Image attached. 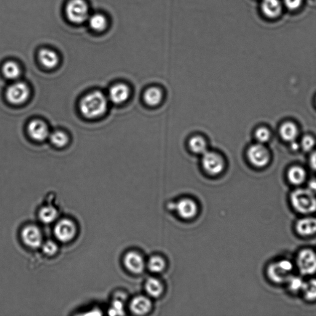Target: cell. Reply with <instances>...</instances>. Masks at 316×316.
Instances as JSON below:
<instances>
[{
  "label": "cell",
  "mask_w": 316,
  "mask_h": 316,
  "mask_svg": "<svg viewBox=\"0 0 316 316\" xmlns=\"http://www.w3.org/2000/svg\"><path fill=\"white\" fill-rule=\"evenodd\" d=\"M125 266L131 272L140 274L145 267L143 256L136 251H130L126 254L124 259Z\"/></svg>",
  "instance_id": "12"
},
{
  "label": "cell",
  "mask_w": 316,
  "mask_h": 316,
  "mask_svg": "<svg viewBox=\"0 0 316 316\" xmlns=\"http://www.w3.org/2000/svg\"><path fill=\"white\" fill-rule=\"evenodd\" d=\"M130 309L136 315H144L151 310L150 299L144 296H138L133 299L130 303Z\"/></svg>",
  "instance_id": "17"
},
{
  "label": "cell",
  "mask_w": 316,
  "mask_h": 316,
  "mask_svg": "<svg viewBox=\"0 0 316 316\" xmlns=\"http://www.w3.org/2000/svg\"><path fill=\"white\" fill-rule=\"evenodd\" d=\"M304 298L308 301L316 299V279H311L304 282L302 290Z\"/></svg>",
  "instance_id": "29"
},
{
  "label": "cell",
  "mask_w": 316,
  "mask_h": 316,
  "mask_svg": "<svg viewBox=\"0 0 316 316\" xmlns=\"http://www.w3.org/2000/svg\"><path fill=\"white\" fill-rule=\"evenodd\" d=\"M146 292L149 296L157 298L162 294L163 285L160 280L156 278H149L145 283Z\"/></svg>",
  "instance_id": "24"
},
{
  "label": "cell",
  "mask_w": 316,
  "mask_h": 316,
  "mask_svg": "<svg viewBox=\"0 0 316 316\" xmlns=\"http://www.w3.org/2000/svg\"><path fill=\"white\" fill-rule=\"evenodd\" d=\"M297 232L302 236H310L316 233V219L307 218L300 219L296 224Z\"/></svg>",
  "instance_id": "18"
},
{
  "label": "cell",
  "mask_w": 316,
  "mask_h": 316,
  "mask_svg": "<svg viewBox=\"0 0 316 316\" xmlns=\"http://www.w3.org/2000/svg\"><path fill=\"white\" fill-rule=\"evenodd\" d=\"M309 189L313 193H316V181L310 182L309 184Z\"/></svg>",
  "instance_id": "36"
},
{
  "label": "cell",
  "mask_w": 316,
  "mask_h": 316,
  "mask_svg": "<svg viewBox=\"0 0 316 316\" xmlns=\"http://www.w3.org/2000/svg\"><path fill=\"white\" fill-rule=\"evenodd\" d=\"M22 239L27 246L32 248H39L42 243V234L38 227L29 226L22 232Z\"/></svg>",
  "instance_id": "11"
},
{
  "label": "cell",
  "mask_w": 316,
  "mask_h": 316,
  "mask_svg": "<svg viewBox=\"0 0 316 316\" xmlns=\"http://www.w3.org/2000/svg\"><path fill=\"white\" fill-rule=\"evenodd\" d=\"M293 208L299 213L309 214L316 211V197L309 189H298L291 194Z\"/></svg>",
  "instance_id": "2"
},
{
  "label": "cell",
  "mask_w": 316,
  "mask_h": 316,
  "mask_svg": "<svg viewBox=\"0 0 316 316\" xmlns=\"http://www.w3.org/2000/svg\"><path fill=\"white\" fill-rule=\"evenodd\" d=\"M130 95V88L123 83L112 85L109 91V99L112 103L122 104L128 100Z\"/></svg>",
  "instance_id": "13"
},
{
  "label": "cell",
  "mask_w": 316,
  "mask_h": 316,
  "mask_svg": "<svg viewBox=\"0 0 316 316\" xmlns=\"http://www.w3.org/2000/svg\"><path fill=\"white\" fill-rule=\"evenodd\" d=\"M176 210L182 218L190 219L197 215L198 206L194 200L190 198H184L177 204Z\"/></svg>",
  "instance_id": "14"
},
{
  "label": "cell",
  "mask_w": 316,
  "mask_h": 316,
  "mask_svg": "<svg viewBox=\"0 0 316 316\" xmlns=\"http://www.w3.org/2000/svg\"><path fill=\"white\" fill-rule=\"evenodd\" d=\"M287 176L291 184L299 186L306 180V173L303 168L299 166H293L288 170Z\"/></svg>",
  "instance_id": "21"
},
{
  "label": "cell",
  "mask_w": 316,
  "mask_h": 316,
  "mask_svg": "<svg viewBox=\"0 0 316 316\" xmlns=\"http://www.w3.org/2000/svg\"><path fill=\"white\" fill-rule=\"evenodd\" d=\"M202 156L203 168L210 175H219L224 171V160L218 152L207 151Z\"/></svg>",
  "instance_id": "5"
},
{
  "label": "cell",
  "mask_w": 316,
  "mask_h": 316,
  "mask_svg": "<svg viewBox=\"0 0 316 316\" xmlns=\"http://www.w3.org/2000/svg\"><path fill=\"white\" fill-rule=\"evenodd\" d=\"M30 95V90L26 83L18 82L7 88V100L13 104H21L26 102Z\"/></svg>",
  "instance_id": "7"
},
{
  "label": "cell",
  "mask_w": 316,
  "mask_h": 316,
  "mask_svg": "<svg viewBox=\"0 0 316 316\" xmlns=\"http://www.w3.org/2000/svg\"><path fill=\"white\" fill-rule=\"evenodd\" d=\"M55 235L61 242H70L76 236L77 228L76 224L69 219H63L56 225Z\"/></svg>",
  "instance_id": "9"
},
{
  "label": "cell",
  "mask_w": 316,
  "mask_h": 316,
  "mask_svg": "<svg viewBox=\"0 0 316 316\" xmlns=\"http://www.w3.org/2000/svg\"><path fill=\"white\" fill-rule=\"evenodd\" d=\"M189 145L192 152L203 154L208 151V144L205 139L201 136H194L190 139Z\"/></svg>",
  "instance_id": "23"
},
{
  "label": "cell",
  "mask_w": 316,
  "mask_h": 316,
  "mask_svg": "<svg viewBox=\"0 0 316 316\" xmlns=\"http://www.w3.org/2000/svg\"><path fill=\"white\" fill-rule=\"evenodd\" d=\"M248 160L251 165L261 168L269 164L270 155L268 149L261 143L253 144L247 151Z\"/></svg>",
  "instance_id": "6"
},
{
  "label": "cell",
  "mask_w": 316,
  "mask_h": 316,
  "mask_svg": "<svg viewBox=\"0 0 316 316\" xmlns=\"http://www.w3.org/2000/svg\"><path fill=\"white\" fill-rule=\"evenodd\" d=\"M297 265L302 274H315L316 272V254L309 249L301 251L297 257Z\"/></svg>",
  "instance_id": "8"
},
{
  "label": "cell",
  "mask_w": 316,
  "mask_h": 316,
  "mask_svg": "<svg viewBox=\"0 0 316 316\" xmlns=\"http://www.w3.org/2000/svg\"><path fill=\"white\" fill-rule=\"evenodd\" d=\"M261 10L267 18L275 19L282 12V5L280 0H262Z\"/></svg>",
  "instance_id": "16"
},
{
  "label": "cell",
  "mask_w": 316,
  "mask_h": 316,
  "mask_svg": "<svg viewBox=\"0 0 316 316\" xmlns=\"http://www.w3.org/2000/svg\"><path fill=\"white\" fill-rule=\"evenodd\" d=\"M310 165L313 170L316 171V151L313 152L310 157Z\"/></svg>",
  "instance_id": "35"
},
{
  "label": "cell",
  "mask_w": 316,
  "mask_h": 316,
  "mask_svg": "<svg viewBox=\"0 0 316 316\" xmlns=\"http://www.w3.org/2000/svg\"><path fill=\"white\" fill-rule=\"evenodd\" d=\"M48 138L51 142L58 148L65 146L69 141L68 136L66 133L60 130H56L51 133Z\"/></svg>",
  "instance_id": "26"
},
{
  "label": "cell",
  "mask_w": 316,
  "mask_h": 316,
  "mask_svg": "<svg viewBox=\"0 0 316 316\" xmlns=\"http://www.w3.org/2000/svg\"><path fill=\"white\" fill-rule=\"evenodd\" d=\"M163 98V93L162 90L155 87L148 88L143 95L144 102L149 106H157L162 102Z\"/></svg>",
  "instance_id": "19"
},
{
  "label": "cell",
  "mask_w": 316,
  "mask_h": 316,
  "mask_svg": "<svg viewBox=\"0 0 316 316\" xmlns=\"http://www.w3.org/2000/svg\"><path fill=\"white\" fill-rule=\"evenodd\" d=\"M280 135L283 140L292 142L298 135V128L293 122H286L281 125Z\"/></svg>",
  "instance_id": "20"
},
{
  "label": "cell",
  "mask_w": 316,
  "mask_h": 316,
  "mask_svg": "<svg viewBox=\"0 0 316 316\" xmlns=\"http://www.w3.org/2000/svg\"><path fill=\"white\" fill-rule=\"evenodd\" d=\"M42 250L48 256H53L57 253L58 246L53 241L48 240L42 245Z\"/></svg>",
  "instance_id": "32"
},
{
  "label": "cell",
  "mask_w": 316,
  "mask_h": 316,
  "mask_svg": "<svg viewBox=\"0 0 316 316\" xmlns=\"http://www.w3.org/2000/svg\"><path fill=\"white\" fill-rule=\"evenodd\" d=\"M39 60L43 66L47 69H52L58 66L60 58L55 51L43 48L40 50L38 55Z\"/></svg>",
  "instance_id": "15"
},
{
  "label": "cell",
  "mask_w": 316,
  "mask_h": 316,
  "mask_svg": "<svg viewBox=\"0 0 316 316\" xmlns=\"http://www.w3.org/2000/svg\"><path fill=\"white\" fill-rule=\"evenodd\" d=\"M293 269V264L290 261L282 260L270 264L267 268V275L274 282H286L291 276Z\"/></svg>",
  "instance_id": "4"
},
{
  "label": "cell",
  "mask_w": 316,
  "mask_h": 316,
  "mask_svg": "<svg viewBox=\"0 0 316 316\" xmlns=\"http://www.w3.org/2000/svg\"><path fill=\"white\" fill-rule=\"evenodd\" d=\"M148 267L149 270L152 272H162L165 269L166 262L162 257L153 256L149 259Z\"/></svg>",
  "instance_id": "28"
},
{
  "label": "cell",
  "mask_w": 316,
  "mask_h": 316,
  "mask_svg": "<svg viewBox=\"0 0 316 316\" xmlns=\"http://www.w3.org/2000/svg\"><path fill=\"white\" fill-rule=\"evenodd\" d=\"M286 8L290 10H296L301 6L302 0H284Z\"/></svg>",
  "instance_id": "34"
},
{
  "label": "cell",
  "mask_w": 316,
  "mask_h": 316,
  "mask_svg": "<svg viewBox=\"0 0 316 316\" xmlns=\"http://www.w3.org/2000/svg\"><path fill=\"white\" fill-rule=\"evenodd\" d=\"M291 148H292L294 150H297V149H298L299 146L298 144H297L296 142H294V141H293L291 142Z\"/></svg>",
  "instance_id": "37"
},
{
  "label": "cell",
  "mask_w": 316,
  "mask_h": 316,
  "mask_svg": "<svg viewBox=\"0 0 316 316\" xmlns=\"http://www.w3.org/2000/svg\"><path fill=\"white\" fill-rule=\"evenodd\" d=\"M28 131L31 138L39 141L46 140L50 134L46 123L41 120L35 119L29 122Z\"/></svg>",
  "instance_id": "10"
},
{
  "label": "cell",
  "mask_w": 316,
  "mask_h": 316,
  "mask_svg": "<svg viewBox=\"0 0 316 316\" xmlns=\"http://www.w3.org/2000/svg\"><path fill=\"white\" fill-rule=\"evenodd\" d=\"M270 132L268 128L266 127H260L256 130L255 132V137L259 143H264L270 140Z\"/></svg>",
  "instance_id": "30"
},
{
  "label": "cell",
  "mask_w": 316,
  "mask_h": 316,
  "mask_svg": "<svg viewBox=\"0 0 316 316\" xmlns=\"http://www.w3.org/2000/svg\"><path fill=\"white\" fill-rule=\"evenodd\" d=\"M108 98L100 91L85 95L80 101V110L87 119H96L103 116L108 109Z\"/></svg>",
  "instance_id": "1"
},
{
  "label": "cell",
  "mask_w": 316,
  "mask_h": 316,
  "mask_svg": "<svg viewBox=\"0 0 316 316\" xmlns=\"http://www.w3.org/2000/svg\"><path fill=\"white\" fill-rule=\"evenodd\" d=\"M2 72L5 77L10 80L17 79L21 74L20 66L17 63L12 61H8L4 64Z\"/></svg>",
  "instance_id": "22"
},
{
  "label": "cell",
  "mask_w": 316,
  "mask_h": 316,
  "mask_svg": "<svg viewBox=\"0 0 316 316\" xmlns=\"http://www.w3.org/2000/svg\"><path fill=\"white\" fill-rule=\"evenodd\" d=\"M315 143V140L311 136L306 135L302 138L301 146L304 151H310L314 148Z\"/></svg>",
  "instance_id": "33"
},
{
  "label": "cell",
  "mask_w": 316,
  "mask_h": 316,
  "mask_svg": "<svg viewBox=\"0 0 316 316\" xmlns=\"http://www.w3.org/2000/svg\"><path fill=\"white\" fill-rule=\"evenodd\" d=\"M286 282L288 283L289 288L292 291H298L302 290L304 283L300 277L292 276V275Z\"/></svg>",
  "instance_id": "31"
},
{
  "label": "cell",
  "mask_w": 316,
  "mask_h": 316,
  "mask_svg": "<svg viewBox=\"0 0 316 316\" xmlns=\"http://www.w3.org/2000/svg\"><path fill=\"white\" fill-rule=\"evenodd\" d=\"M58 211L52 206H47L40 210L39 218L42 222L45 224L52 223L57 218Z\"/></svg>",
  "instance_id": "27"
},
{
  "label": "cell",
  "mask_w": 316,
  "mask_h": 316,
  "mask_svg": "<svg viewBox=\"0 0 316 316\" xmlns=\"http://www.w3.org/2000/svg\"><path fill=\"white\" fill-rule=\"evenodd\" d=\"M66 14L71 23L82 24L89 18V8L85 0H69L66 5Z\"/></svg>",
  "instance_id": "3"
},
{
  "label": "cell",
  "mask_w": 316,
  "mask_h": 316,
  "mask_svg": "<svg viewBox=\"0 0 316 316\" xmlns=\"http://www.w3.org/2000/svg\"><path fill=\"white\" fill-rule=\"evenodd\" d=\"M91 29L96 32H103L108 26V21L103 15L95 14L88 18Z\"/></svg>",
  "instance_id": "25"
}]
</instances>
